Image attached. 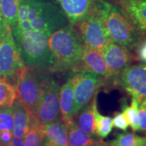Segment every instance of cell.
<instances>
[{"label":"cell","mask_w":146,"mask_h":146,"mask_svg":"<svg viewBox=\"0 0 146 146\" xmlns=\"http://www.w3.org/2000/svg\"><path fill=\"white\" fill-rule=\"evenodd\" d=\"M139 132H146V99L139 105Z\"/></svg>","instance_id":"27"},{"label":"cell","mask_w":146,"mask_h":146,"mask_svg":"<svg viewBox=\"0 0 146 146\" xmlns=\"http://www.w3.org/2000/svg\"><path fill=\"white\" fill-rule=\"evenodd\" d=\"M78 31L83 43L91 48L100 50L112 42L98 8H94L78 24Z\"/></svg>","instance_id":"7"},{"label":"cell","mask_w":146,"mask_h":146,"mask_svg":"<svg viewBox=\"0 0 146 146\" xmlns=\"http://www.w3.org/2000/svg\"><path fill=\"white\" fill-rule=\"evenodd\" d=\"M16 98L15 87L3 78H0V107H12Z\"/></svg>","instance_id":"24"},{"label":"cell","mask_w":146,"mask_h":146,"mask_svg":"<svg viewBox=\"0 0 146 146\" xmlns=\"http://www.w3.org/2000/svg\"><path fill=\"white\" fill-rule=\"evenodd\" d=\"M16 44L26 66L36 69H50L53 56L48 45L49 36L36 30L12 29Z\"/></svg>","instance_id":"2"},{"label":"cell","mask_w":146,"mask_h":146,"mask_svg":"<svg viewBox=\"0 0 146 146\" xmlns=\"http://www.w3.org/2000/svg\"><path fill=\"white\" fill-rule=\"evenodd\" d=\"M43 146H68V130L62 120L42 124Z\"/></svg>","instance_id":"13"},{"label":"cell","mask_w":146,"mask_h":146,"mask_svg":"<svg viewBox=\"0 0 146 146\" xmlns=\"http://www.w3.org/2000/svg\"><path fill=\"white\" fill-rule=\"evenodd\" d=\"M112 77L116 78L131 65L133 56L126 47L110 42L100 50Z\"/></svg>","instance_id":"10"},{"label":"cell","mask_w":146,"mask_h":146,"mask_svg":"<svg viewBox=\"0 0 146 146\" xmlns=\"http://www.w3.org/2000/svg\"><path fill=\"white\" fill-rule=\"evenodd\" d=\"M84 71L96 73L106 78L112 77L100 50L85 44L81 53V63L76 72Z\"/></svg>","instance_id":"11"},{"label":"cell","mask_w":146,"mask_h":146,"mask_svg":"<svg viewBox=\"0 0 146 146\" xmlns=\"http://www.w3.org/2000/svg\"><path fill=\"white\" fill-rule=\"evenodd\" d=\"M100 146H110V144L109 143H106V142H104L103 143H102V145H101Z\"/></svg>","instance_id":"31"},{"label":"cell","mask_w":146,"mask_h":146,"mask_svg":"<svg viewBox=\"0 0 146 146\" xmlns=\"http://www.w3.org/2000/svg\"><path fill=\"white\" fill-rule=\"evenodd\" d=\"M60 94V87L57 82L52 78H43L39 101L35 113V116L41 123H50L62 119Z\"/></svg>","instance_id":"5"},{"label":"cell","mask_w":146,"mask_h":146,"mask_svg":"<svg viewBox=\"0 0 146 146\" xmlns=\"http://www.w3.org/2000/svg\"><path fill=\"white\" fill-rule=\"evenodd\" d=\"M14 120L12 107H3L0 110V131H13Z\"/></svg>","instance_id":"25"},{"label":"cell","mask_w":146,"mask_h":146,"mask_svg":"<svg viewBox=\"0 0 146 146\" xmlns=\"http://www.w3.org/2000/svg\"><path fill=\"white\" fill-rule=\"evenodd\" d=\"M116 78V83L139 103L146 99V63L129 65Z\"/></svg>","instance_id":"9"},{"label":"cell","mask_w":146,"mask_h":146,"mask_svg":"<svg viewBox=\"0 0 146 146\" xmlns=\"http://www.w3.org/2000/svg\"><path fill=\"white\" fill-rule=\"evenodd\" d=\"M138 56L141 61L146 63V39L139 47Z\"/></svg>","instance_id":"29"},{"label":"cell","mask_w":146,"mask_h":146,"mask_svg":"<svg viewBox=\"0 0 146 146\" xmlns=\"http://www.w3.org/2000/svg\"><path fill=\"white\" fill-rule=\"evenodd\" d=\"M24 139L25 146H43V133L41 123L32 114L31 127Z\"/></svg>","instance_id":"20"},{"label":"cell","mask_w":146,"mask_h":146,"mask_svg":"<svg viewBox=\"0 0 146 146\" xmlns=\"http://www.w3.org/2000/svg\"><path fill=\"white\" fill-rule=\"evenodd\" d=\"M112 42L133 50L140 41V31L127 17L122 8L102 2L98 8Z\"/></svg>","instance_id":"3"},{"label":"cell","mask_w":146,"mask_h":146,"mask_svg":"<svg viewBox=\"0 0 146 146\" xmlns=\"http://www.w3.org/2000/svg\"><path fill=\"white\" fill-rule=\"evenodd\" d=\"M0 146H3V145H2L1 143H0Z\"/></svg>","instance_id":"34"},{"label":"cell","mask_w":146,"mask_h":146,"mask_svg":"<svg viewBox=\"0 0 146 146\" xmlns=\"http://www.w3.org/2000/svg\"><path fill=\"white\" fill-rule=\"evenodd\" d=\"M7 146H25L24 139L22 137L14 136L12 138V141Z\"/></svg>","instance_id":"30"},{"label":"cell","mask_w":146,"mask_h":146,"mask_svg":"<svg viewBox=\"0 0 146 146\" xmlns=\"http://www.w3.org/2000/svg\"><path fill=\"white\" fill-rule=\"evenodd\" d=\"M9 27H10L7 25L4 18H3L2 13H1V7H0V40L2 39L3 36H4Z\"/></svg>","instance_id":"28"},{"label":"cell","mask_w":146,"mask_h":146,"mask_svg":"<svg viewBox=\"0 0 146 146\" xmlns=\"http://www.w3.org/2000/svg\"><path fill=\"white\" fill-rule=\"evenodd\" d=\"M0 78H3L2 77V75H1V72H0ZM3 79H4V78H3Z\"/></svg>","instance_id":"32"},{"label":"cell","mask_w":146,"mask_h":146,"mask_svg":"<svg viewBox=\"0 0 146 146\" xmlns=\"http://www.w3.org/2000/svg\"><path fill=\"white\" fill-rule=\"evenodd\" d=\"M71 25H78L94 9V0H56Z\"/></svg>","instance_id":"12"},{"label":"cell","mask_w":146,"mask_h":146,"mask_svg":"<svg viewBox=\"0 0 146 146\" xmlns=\"http://www.w3.org/2000/svg\"><path fill=\"white\" fill-rule=\"evenodd\" d=\"M25 66L12 29L9 27L0 40V72L5 81L16 87L18 78Z\"/></svg>","instance_id":"4"},{"label":"cell","mask_w":146,"mask_h":146,"mask_svg":"<svg viewBox=\"0 0 146 146\" xmlns=\"http://www.w3.org/2000/svg\"><path fill=\"white\" fill-rule=\"evenodd\" d=\"M97 94L95 95L92 99L93 111L96 118V134L101 139L107 137L111 133L112 129V118L109 116H105L102 115L98 112L97 108Z\"/></svg>","instance_id":"19"},{"label":"cell","mask_w":146,"mask_h":146,"mask_svg":"<svg viewBox=\"0 0 146 146\" xmlns=\"http://www.w3.org/2000/svg\"><path fill=\"white\" fill-rule=\"evenodd\" d=\"M112 126L123 131H127L129 124L123 112H116L114 113L112 119Z\"/></svg>","instance_id":"26"},{"label":"cell","mask_w":146,"mask_h":146,"mask_svg":"<svg viewBox=\"0 0 146 146\" xmlns=\"http://www.w3.org/2000/svg\"><path fill=\"white\" fill-rule=\"evenodd\" d=\"M143 146H146V144H145V145H144Z\"/></svg>","instance_id":"35"},{"label":"cell","mask_w":146,"mask_h":146,"mask_svg":"<svg viewBox=\"0 0 146 146\" xmlns=\"http://www.w3.org/2000/svg\"><path fill=\"white\" fill-rule=\"evenodd\" d=\"M74 81V106L72 117H74L84 106L92 100L95 95L104 83V77L96 73L87 72H76L72 76Z\"/></svg>","instance_id":"6"},{"label":"cell","mask_w":146,"mask_h":146,"mask_svg":"<svg viewBox=\"0 0 146 146\" xmlns=\"http://www.w3.org/2000/svg\"><path fill=\"white\" fill-rule=\"evenodd\" d=\"M68 146H100L104 141L96 140L80 129L74 118L67 123Z\"/></svg>","instance_id":"17"},{"label":"cell","mask_w":146,"mask_h":146,"mask_svg":"<svg viewBox=\"0 0 146 146\" xmlns=\"http://www.w3.org/2000/svg\"><path fill=\"white\" fill-rule=\"evenodd\" d=\"M74 81L72 76L60 88V107L62 120L66 125L72 120L74 106Z\"/></svg>","instance_id":"16"},{"label":"cell","mask_w":146,"mask_h":146,"mask_svg":"<svg viewBox=\"0 0 146 146\" xmlns=\"http://www.w3.org/2000/svg\"><path fill=\"white\" fill-rule=\"evenodd\" d=\"M20 3L18 0H0V7L5 23L14 29L18 21Z\"/></svg>","instance_id":"21"},{"label":"cell","mask_w":146,"mask_h":146,"mask_svg":"<svg viewBox=\"0 0 146 146\" xmlns=\"http://www.w3.org/2000/svg\"><path fill=\"white\" fill-rule=\"evenodd\" d=\"M18 1H23V0H18Z\"/></svg>","instance_id":"33"},{"label":"cell","mask_w":146,"mask_h":146,"mask_svg":"<svg viewBox=\"0 0 146 146\" xmlns=\"http://www.w3.org/2000/svg\"><path fill=\"white\" fill-rule=\"evenodd\" d=\"M12 110L14 120L13 135L24 138L30 129L33 114L17 97L12 106Z\"/></svg>","instance_id":"15"},{"label":"cell","mask_w":146,"mask_h":146,"mask_svg":"<svg viewBox=\"0 0 146 146\" xmlns=\"http://www.w3.org/2000/svg\"><path fill=\"white\" fill-rule=\"evenodd\" d=\"M74 117H76V123L78 127L83 131L94 137L96 134V118L93 111V102L84 106L78 112ZM74 118V117H73Z\"/></svg>","instance_id":"18"},{"label":"cell","mask_w":146,"mask_h":146,"mask_svg":"<svg viewBox=\"0 0 146 146\" xmlns=\"http://www.w3.org/2000/svg\"><path fill=\"white\" fill-rule=\"evenodd\" d=\"M109 144L110 146H143L146 144V137L139 136L134 132H125L118 134Z\"/></svg>","instance_id":"22"},{"label":"cell","mask_w":146,"mask_h":146,"mask_svg":"<svg viewBox=\"0 0 146 146\" xmlns=\"http://www.w3.org/2000/svg\"><path fill=\"white\" fill-rule=\"evenodd\" d=\"M48 45L53 56V64L49 70L77 72L84 43L72 25L68 24L53 33L48 39Z\"/></svg>","instance_id":"1"},{"label":"cell","mask_w":146,"mask_h":146,"mask_svg":"<svg viewBox=\"0 0 146 146\" xmlns=\"http://www.w3.org/2000/svg\"><path fill=\"white\" fill-rule=\"evenodd\" d=\"M123 114L127 118L133 132L139 131V103L135 98H132L130 106H128L126 104H123Z\"/></svg>","instance_id":"23"},{"label":"cell","mask_w":146,"mask_h":146,"mask_svg":"<svg viewBox=\"0 0 146 146\" xmlns=\"http://www.w3.org/2000/svg\"><path fill=\"white\" fill-rule=\"evenodd\" d=\"M38 69L25 66L16 85V97L35 116L41 95V83L43 78L37 74Z\"/></svg>","instance_id":"8"},{"label":"cell","mask_w":146,"mask_h":146,"mask_svg":"<svg viewBox=\"0 0 146 146\" xmlns=\"http://www.w3.org/2000/svg\"><path fill=\"white\" fill-rule=\"evenodd\" d=\"M120 5L131 23L146 33V0H120Z\"/></svg>","instance_id":"14"}]
</instances>
